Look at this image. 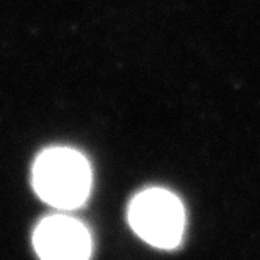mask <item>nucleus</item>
Here are the masks:
<instances>
[{"mask_svg":"<svg viewBox=\"0 0 260 260\" xmlns=\"http://www.w3.org/2000/svg\"><path fill=\"white\" fill-rule=\"evenodd\" d=\"M128 221L144 241L161 249H171L182 240L185 210L179 198L171 191L151 188L132 201Z\"/></svg>","mask_w":260,"mask_h":260,"instance_id":"2","label":"nucleus"},{"mask_svg":"<svg viewBox=\"0 0 260 260\" xmlns=\"http://www.w3.org/2000/svg\"><path fill=\"white\" fill-rule=\"evenodd\" d=\"M35 190L58 209H76L86 201L91 188V170L86 158L68 147L44 151L33 168Z\"/></svg>","mask_w":260,"mask_h":260,"instance_id":"1","label":"nucleus"},{"mask_svg":"<svg viewBox=\"0 0 260 260\" xmlns=\"http://www.w3.org/2000/svg\"><path fill=\"white\" fill-rule=\"evenodd\" d=\"M35 249L43 258L80 260L91 252V237L80 221L55 215L36 228Z\"/></svg>","mask_w":260,"mask_h":260,"instance_id":"3","label":"nucleus"}]
</instances>
